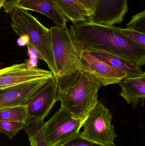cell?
I'll return each instance as SVG.
<instances>
[{
  "label": "cell",
  "instance_id": "obj_24",
  "mask_svg": "<svg viewBox=\"0 0 145 146\" xmlns=\"http://www.w3.org/2000/svg\"><path fill=\"white\" fill-rule=\"evenodd\" d=\"M26 45L28 48V54H29L30 58L31 57H34V58H36L37 59L42 60L41 57L40 56L39 54L37 53V51L30 44H29V43H27Z\"/></svg>",
  "mask_w": 145,
  "mask_h": 146
},
{
  "label": "cell",
  "instance_id": "obj_8",
  "mask_svg": "<svg viewBox=\"0 0 145 146\" xmlns=\"http://www.w3.org/2000/svg\"><path fill=\"white\" fill-rule=\"evenodd\" d=\"M58 101L57 78L53 76L35 94L26 105L28 119L44 121Z\"/></svg>",
  "mask_w": 145,
  "mask_h": 146
},
{
  "label": "cell",
  "instance_id": "obj_13",
  "mask_svg": "<svg viewBox=\"0 0 145 146\" xmlns=\"http://www.w3.org/2000/svg\"><path fill=\"white\" fill-rule=\"evenodd\" d=\"M17 7L41 13L52 20L56 26H66L68 20L59 11L52 0H21Z\"/></svg>",
  "mask_w": 145,
  "mask_h": 146
},
{
  "label": "cell",
  "instance_id": "obj_9",
  "mask_svg": "<svg viewBox=\"0 0 145 146\" xmlns=\"http://www.w3.org/2000/svg\"><path fill=\"white\" fill-rule=\"evenodd\" d=\"M80 53L81 70L91 74L101 86L119 84L127 78L126 73L114 68L89 52Z\"/></svg>",
  "mask_w": 145,
  "mask_h": 146
},
{
  "label": "cell",
  "instance_id": "obj_15",
  "mask_svg": "<svg viewBox=\"0 0 145 146\" xmlns=\"http://www.w3.org/2000/svg\"><path fill=\"white\" fill-rule=\"evenodd\" d=\"M60 12L73 24L88 21L91 13L77 0H52Z\"/></svg>",
  "mask_w": 145,
  "mask_h": 146
},
{
  "label": "cell",
  "instance_id": "obj_21",
  "mask_svg": "<svg viewBox=\"0 0 145 146\" xmlns=\"http://www.w3.org/2000/svg\"><path fill=\"white\" fill-rule=\"evenodd\" d=\"M80 133L77 136L72 139L71 140L61 146H117L115 143L103 145L95 142L89 141L88 140L81 138L80 136Z\"/></svg>",
  "mask_w": 145,
  "mask_h": 146
},
{
  "label": "cell",
  "instance_id": "obj_22",
  "mask_svg": "<svg viewBox=\"0 0 145 146\" xmlns=\"http://www.w3.org/2000/svg\"><path fill=\"white\" fill-rule=\"evenodd\" d=\"M21 0H6L3 4V8L5 13H11Z\"/></svg>",
  "mask_w": 145,
  "mask_h": 146
},
{
  "label": "cell",
  "instance_id": "obj_7",
  "mask_svg": "<svg viewBox=\"0 0 145 146\" xmlns=\"http://www.w3.org/2000/svg\"><path fill=\"white\" fill-rule=\"evenodd\" d=\"M53 76L50 71L37 67L29 68L26 63L14 64L0 69V89L36 81L49 80Z\"/></svg>",
  "mask_w": 145,
  "mask_h": 146
},
{
  "label": "cell",
  "instance_id": "obj_23",
  "mask_svg": "<svg viewBox=\"0 0 145 146\" xmlns=\"http://www.w3.org/2000/svg\"><path fill=\"white\" fill-rule=\"evenodd\" d=\"M77 1L79 2L83 7H85L91 13L92 15L95 9L96 0H77Z\"/></svg>",
  "mask_w": 145,
  "mask_h": 146
},
{
  "label": "cell",
  "instance_id": "obj_6",
  "mask_svg": "<svg viewBox=\"0 0 145 146\" xmlns=\"http://www.w3.org/2000/svg\"><path fill=\"white\" fill-rule=\"evenodd\" d=\"M84 121L74 118L63 107L43 125L46 140L49 146H61L71 140L80 133Z\"/></svg>",
  "mask_w": 145,
  "mask_h": 146
},
{
  "label": "cell",
  "instance_id": "obj_14",
  "mask_svg": "<svg viewBox=\"0 0 145 146\" xmlns=\"http://www.w3.org/2000/svg\"><path fill=\"white\" fill-rule=\"evenodd\" d=\"M88 52L114 68L126 73L127 78L137 77L145 74L140 66L120 56L97 51Z\"/></svg>",
  "mask_w": 145,
  "mask_h": 146
},
{
  "label": "cell",
  "instance_id": "obj_20",
  "mask_svg": "<svg viewBox=\"0 0 145 146\" xmlns=\"http://www.w3.org/2000/svg\"><path fill=\"white\" fill-rule=\"evenodd\" d=\"M127 28L145 34V11L134 15L127 24Z\"/></svg>",
  "mask_w": 145,
  "mask_h": 146
},
{
  "label": "cell",
  "instance_id": "obj_4",
  "mask_svg": "<svg viewBox=\"0 0 145 146\" xmlns=\"http://www.w3.org/2000/svg\"><path fill=\"white\" fill-rule=\"evenodd\" d=\"M52 48L56 68V76L81 70L80 53L75 47L67 26L50 29Z\"/></svg>",
  "mask_w": 145,
  "mask_h": 146
},
{
  "label": "cell",
  "instance_id": "obj_17",
  "mask_svg": "<svg viewBox=\"0 0 145 146\" xmlns=\"http://www.w3.org/2000/svg\"><path fill=\"white\" fill-rule=\"evenodd\" d=\"M28 119L26 106H19L0 110V121L26 123Z\"/></svg>",
  "mask_w": 145,
  "mask_h": 146
},
{
  "label": "cell",
  "instance_id": "obj_25",
  "mask_svg": "<svg viewBox=\"0 0 145 146\" xmlns=\"http://www.w3.org/2000/svg\"><path fill=\"white\" fill-rule=\"evenodd\" d=\"M6 0H0V9L3 7V4Z\"/></svg>",
  "mask_w": 145,
  "mask_h": 146
},
{
  "label": "cell",
  "instance_id": "obj_2",
  "mask_svg": "<svg viewBox=\"0 0 145 146\" xmlns=\"http://www.w3.org/2000/svg\"><path fill=\"white\" fill-rule=\"evenodd\" d=\"M56 78L57 98L61 107L74 118L84 121L99 101L101 84L91 74L82 70Z\"/></svg>",
  "mask_w": 145,
  "mask_h": 146
},
{
  "label": "cell",
  "instance_id": "obj_16",
  "mask_svg": "<svg viewBox=\"0 0 145 146\" xmlns=\"http://www.w3.org/2000/svg\"><path fill=\"white\" fill-rule=\"evenodd\" d=\"M44 121L28 119L25 125V132L31 146H49L43 131Z\"/></svg>",
  "mask_w": 145,
  "mask_h": 146
},
{
  "label": "cell",
  "instance_id": "obj_12",
  "mask_svg": "<svg viewBox=\"0 0 145 146\" xmlns=\"http://www.w3.org/2000/svg\"><path fill=\"white\" fill-rule=\"evenodd\" d=\"M119 85L120 95L127 104L136 108L139 103L144 104L145 99V74L137 77L127 78L122 80Z\"/></svg>",
  "mask_w": 145,
  "mask_h": 146
},
{
  "label": "cell",
  "instance_id": "obj_10",
  "mask_svg": "<svg viewBox=\"0 0 145 146\" xmlns=\"http://www.w3.org/2000/svg\"><path fill=\"white\" fill-rule=\"evenodd\" d=\"M128 9L127 0H96L94 11L88 21L106 26L121 24Z\"/></svg>",
  "mask_w": 145,
  "mask_h": 146
},
{
  "label": "cell",
  "instance_id": "obj_19",
  "mask_svg": "<svg viewBox=\"0 0 145 146\" xmlns=\"http://www.w3.org/2000/svg\"><path fill=\"white\" fill-rule=\"evenodd\" d=\"M118 29L125 36L145 49V34L128 28L118 27Z\"/></svg>",
  "mask_w": 145,
  "mask_h": 146
},
{
  "label": "cell",
  "instance_id": "obj_1",
  "mask_svg": "<svg viewBox=\"0 0 145 146\" xmlns=\"http://www.w3.org/2000/svg\"><path fill=\"white\" fill-rule=\"evenodd\" d=\"M70 35L78 52L97 51L117 56L136 63L145 64V49L125 36L115 26L83 21L70 27Z\"/></svg>",
  "mask_w": 145,
  "mask_h": 146
},
{
  "label": "cell",
  "instance_id": "obj_18",
  "mask_svg": "<svg viewBox=\"0 0 145 146\" xmlns=\"http://www.w3.org/2000/svg\"><path fill=\"white\" fill-rule=\"evenodd\" d=\"M25 123L18 122L0 121V133L12 139L19 131L24 129Z\"/></svg>",
  "mask_w": 145,
  "mask_h": 146
},
{
  "label": "cell",
  "instance_id": "obj_5",
  "mask_svg": "<svg viewBox=\"0 0 145 146\" xmlns=\"http://www.w3.org/2000/svg\"><path fill=\"white\" fill-rule=\"evenodd\" d=\"M112 116L109 109L98 101L83 122L81 138L100 145L114 144L117 137L112 124Z\"/></svg>",
  "mask_w": 145,
  "mask_h": 146
},
{
  "label": "cell",
  "instance_id": "obj_3",
  "mask_svg": "<svg viewBox=\"0 0 145 146\" xmlns=\"http://www.w3.org/2000/svg\"><path fill=\"white\" fill-rule=\"evenodd\" d=\"M11 26L20 37L26 38L40 55L54 76L56 68L52 48L50 29L42 25L28 11L16 7L11 13Z\"/></svg>",
  "mask_w": 145,
  "mask_h": 146
},
{
  "label": "cell",
  "instance_id": "obj_11",
  "mask_svg": "<svg viewBox=\"0 0 145 146\" xmlns=\"http://www.w3.org/2000/svg\"><path fill=\"white\" fill-rule=\"evenodd\" d=\"M48 80L36 81L0 89V110L13 106L27 105L32 96Z\"/></svg>",
  "mask_w": 145,
  "mask_h": 146
}]
</instances>
